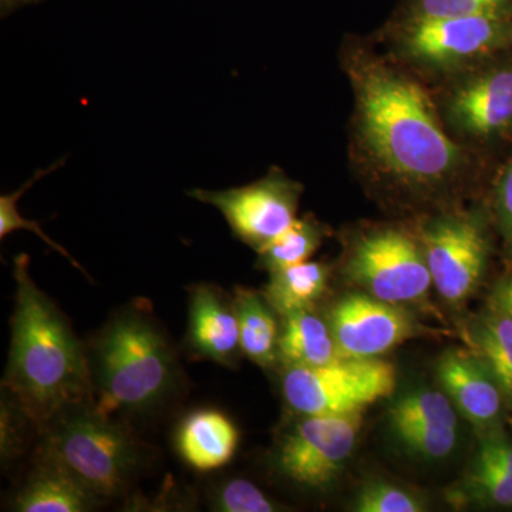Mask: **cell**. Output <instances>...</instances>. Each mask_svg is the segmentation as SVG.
I'll use <instances>...</instances> for the list:
<instances>
[{"mask_svg":"<svg viewBox=\"0 0 512 512\" xmlns=\"http://www.w3.org/2000/svg\"><path fill=\"white\" fill-rule=\"evenodd\" d=\"M342 64L355 99L353 156L370 184L424 202L463 183L466 147L448 133L437 104L412 74L363 46L345 47Z\"/></svg>","mask_w":512,"mask_h":512,"instance_id":"cell-1","label":"cell"},{"mask_svg":"<svg viewBox=\"0 0 512 512\" xmlns=\"http://www.w3.org/2000/svg\"><path fill=\"white\" fill-rule=\"evenodd\" d=\"M30 258L16 256L15 312L3 390L12 394L39 427L74 407L93 403L89 355L56 303L37 288Z\"/></svg>","mask_w":512,"mask_h":512,"instance_id":"cell-2","label":"cell"},{"mask_svg":"<svg viewBox=\"0 0 512 512\" xmlns=\"http://www.w3.org/2000/svg\"><path fill=\"white\" fill-rule=\"evenodd\" d=\"M89 360L93 406L104 416L156 409L177 387L174 350L143 305L110 319L94 340Z\"/></svg>","mask_w":512,"mask_h":512,"instance_id":"cell-3","label":"cell"},{"mask_svg":"<svg viewBox=\"0 0 512 512\" xmlns=\"http://www.w3.org/2000/svg\"><path fill=\"white\" fill-rule=\"evenodd\" d=\"M40 434V457L63 468L99 498L123 493L143 460L140 443L131 431L97 412L93 403L60 414Z\"/></svg>","mask_w":512,"mask_h":512,"instance_id":"cell-4","label":"cell"},{"mask_svg":"<svg viewBox=\"0 0 512 512\" xmlns=\"http://www.w3.org/2000/svg\"><path fill=\"white\" fill-rule=\"evenodd\" d=\"M390 53L404 69L451 79L512 43V16L393 20Z\"/></svg>","mask_w":512,"mask_h":512,"instance_id":"cell-5","label":"cell"},{"mask_svg":"<svg viewBox=\"0 0 512 512\" xmlns=\"http://www.w3.org/2000/svg\"><path fill=\"white\" fill-rule=\"evenodd\" d=\"M343 274L367 295L397 306L419 303L433 288L419 234L399 225L357 231L346 244Z\"/></svg>","mask_w":512,"mask_h":512,"instance_id":"cell-6","label":"cell"},{"mask_svg":"<svg viewBox=\"0 0 512 512\" xmlns=\"http://www.w3.org/2000/svg\"><path fill=\"white\" fill-rule=\"evenodd\" d=\"M396 382V367L387 360L342 357L328 365L286 367L282 392L301 416H345L392 396Z\"/></svg>","mask_w":512,"mask_h":512,"instance_id":"cell-7","label":"cell"},{"mask_svg":"<svg viewBox=\"0 0 512 512\" xmlns=\"http://www.w3.org/2000/svg\"><path fill=\"white\" fill-rule=\"evenodd\" d=\"M433 288L451 305H463L477 291L487 268L490 241L476 212L446 211L417 229Z\"/></svg>","mask_w":512,"mask_h":512,"instance_id":"cell-8","label":"cell"},{"mask_svg":"<svg viewBox=\"0 0 512 512\" xmlns=\"http://www.w3.org/2000/svg\"><path fill=\"white\" fill-rule=\"evenodd\" d=\"M362 413L302 416L275 448V466L292 483L325 490L342 473L355 451Z\"/></svg>","mask_w":512,"mask_h":512,"instance_id":"cell-9","label":"cell"},{"mask_svg":"<svg viewBox=\"0 0 512 512\" xmlns=\"http://www.w3.org/2000/svg\"><path fill=\"white\" fill-rule=\"evenodd\" d=\"M302 191L301 184L272 168L264 178L244 187L222 191L195 188L187 194L217 208L232 234L258 252L298 218Z\"/></svg>","mask_w":512,"mask_h":512,"instance_id":"cell-10","label":"cell"},{"mask_svg":"<svg viewBox=\"0 0 512 512\" xmlns=\"http://www.w3.org/2000/svg\"><path fill=\"white\" fill-rule=\"evenodd\" d=\"M437 109L448 133L466 147L512 127V67L483 63L447 80Z\"/></svg>","mask_w":512,"mask_h":512,"instance_id":"cell-11","label":"cell"},{"mask_svg":"<svg viewBox=\"0 0 512 512\" xmlns=\"http://www.w3.org/2000/svg\"><path fill=\"white\" fill-rule=\"evenodd\" d=\"M328 323L340 356L373 359L383 356L414 335V323L402 306L350 293L329 311Z\"/></svg>","mask_w":512,"mask_h":512,"instance_id":"cell-12","label":"cell"},{"mask_svg":"<svg viewBox=\"0 0 512 512\" xmlns=\"http://www.w3.org/2000/svg\"><path fill=\"white\" fill-rule=\"evenodd\" d=\"M387 420L394 439L410 456L440 461L456 450L458 412L440 390L419 387L402 394Z\"/></svg>","mask_w":512,"mask_h":512,"instance_id":"cell-13","label":"cell"},{"mask_svg":"<svg viewBox=\"0 0 512 512\" xmlns=\"http://www.w3.org/2000/svg\"><path fill=\"white\" fill-rule=\"evenodd\" d=\"M187 348L200 359L232 367L244 355L234 298L224 289L198 284L190 289Z\"/></svg>","mask_w":512,"mask_h":512,"instance_id":"cell-14","label":"cell"},{"mask_svg":"<svg viewBox=\"0 0 512 512\" xmlns=\"http://www.w3.org/2000/svg\"><path fill=\"white\" fill-rule=\"evenodd\" d=\"M437 376L457 412L476 426H490L503 406V392L480 357L466 350L441 356Z\"/></svg>","mask_w":512,"mask_h":512,"instance_id":"cell-15","label":"cell"},{"mask_svg":"<svg viewBox=\"0 0 512 512\" xmlns=\"http://www.w3.org/2000/svg\"><path fill=\"white\" fill-rule=\"evenodd\" d=\"M239 433L227 414L214 409L195 410L181 420L175 447L188 466L214 471L227 466L237 453Z\"/></svg>","mask_w":512,"mask_h":512,"instance_id":"cell-16","label":"cell"},{"mask_svg":"<svg viewBox=\"0 0 512 512\" xmlns=\"http://www.w3.org/2000/svg\"><path fill=\"white\" fill-rule=\"evenodd\" d=\"M451 498L461 504L512 507V441L500 434L484 437L467 476Z\"/></svg>","mask_w":512,"mask_h":512,"instance_id":"cell-17","label":"cell"},{"mask_svg":"<svg viewBox=\"0 0 512 512\" xmlns=\"http://www.w3.org/2000/svg\"><path fill=\"white\" fill-rule=\"evenodd\" d=\"M36 470L16 493L13 510L19 512L92 511L101 498L87 490L76 478L40 457Z\"/></svg>","mask_w":512,"mask_h":512,"instance_id":"cell-18","label":"cell"},{"mask_svg":"<svg viewBox=\"0 0 512 512\" xmlns=\"http://www.w3.org/2000/svg\"><path fill=\"white\" fill-rule=\"evenodd\" d=\"M278 359L288 366H322L342 359L328 319L313 309L284 316Z\"/></svg>","mask_w":512,"mask_h":512,"instance_id":"cell-19","label":"cell"},{"mask_svg":"<svg viewBox=\"0 0 512 512\" xmlns=\"http://www.w3.org/2000/svg\"><path fill=\"white\" fill-rule=\"evenodd\" d=\"M242 353L255 365L269 367L278 360V313L266 301L264 293L237 288L234 296Z\"/></svg>","mask_w":512,"mask_h":512,"instance_id":"cell-20","label":"cell"},{"mask_svg":"<svg viewBox=\"0 0 512 512\" xmlns=\"http://www.w3.org/2000/svg\"><path fill=\"white\" fill-rule=\"evenodd\" d=\"M329 268L322 262L306 261L271 272L266 301L281 316L315 308L328 288Z\"/></svg>","mask_w":512,"mask_h":512,"instance_id":"cell-21","label":"cell"},{"mask_svg":"<svg viewBox=\"0 0 512 512\" xmlns=\"http://www.w3.org/2000/svg\"><path fill=\"white\" fill-rule=\"evenodd\" d=\"M471 345L505 397L512 399V318L494 311L473 323Z\"/></svg>","mask_w":512,"mask_h":512,"instance_id":"cell-22","label":"cell"},{"mask_svg":"<svg viewBox=\"0 0 512 512\" xmlns=\"http://www.w3.org/2000/svg\"><path fill=\"white\" fill-rule=\"evenodd\" d=\"M325 235V227L315 218H296L282 234L258 251V266L271 274L309 261Z\"/></svg>","mask_w":512,"mask_h":512,"instance_id":"cell-23","label":"cell"},{"mask_svg":"<svg viewBox=\"0 0 512 512\" xmlns=\"http://www.w3.org/2000/svg\"><path fill=\"white\" fill-rule=\"evenodd\" d=\"M512 16V0H403L393 20Z\"/></svg>","mask_w":512,"mask_h":512,"instance_id":"cell-24","label":"cell"},{"mask_svg":"<svg viewBox=\"0 0 512 512\" xmlns=\"http://www.w3.org/2000/svg\"><path fill=\"white\" fill-rule=\"evenodd\" d=\"M357 512H421L423 500L399 485L384 480H372L360 488L352 503Z\"/></svg>","mask_w":512,"mask_h":512,"instance_id":"cell-25","label":"cell"},{"mask_svg":"<svg viewBox=\"0 0 512 512\" xmlns=\"http://www.w3.org/2000/svg\"><path fill=\"white\" fill-rule=\"evenodd\" d=\"M211 510L220 512H274L281 505L247 478H229L214 488Z\"/></svg>","mask_w":512,"mask_h":512,"instance_id":"cell-26","label":"cell"},{"mask_svg":"<svg viewBox=\"0 0 512 512\" xmlns=\"http://www.w3.org/2000/svg\"><path fill=\"white\" fill-rule=\"evenodd\" d=\"M62 164V161H59V163L52 165V167L47 168V170L37 171V173L33 175L32 180L28 181V183L23 185L22 188H19L18 191L12 192V194L2 195V197H0V238L3 239L8 237L9 234H12L13 231H18V229H26V231L33 232L37 237L42 238L50 248L55 249V251L59 252L60 255H63L64 258L74 266V268L79 269L83 274H87L86 269H83L82 265H80L79 262H77L76 259L66 251V249L60 247V245L56 244L53 239L47 237L36 221L26 220V218H23L22 215H20L18 210V201L19 198L22 197L23 192L29 190V188L39 180V178L45 177L46 174L53 173V171H55L56 168H59Z\"/></svg>","mask_w":512,"mask_h":512,"instance_id":"cell-27","label":"cell"},{"mask_svg":"<svg viewBox=\"0 0 512 512\" xmlns=\"http://www.w3.org/2000/svg\"><path fill=\"white\" fill-rule=\"evenodd\" d=\"M29 426H36L35 421L12 394L3 390L2 417H0V427H2L0 429V450H2L3 463H12L25 451Z\"/></svg>","mask_w":512,"mask_h":512,"instance_id":"cell-28","label":"cell"},{"mask_svg":"<svg viewBox=\"0 0 512 512\" xmlns=\"http://www.w3.org/2000/svg\"><path fill=\"white\" fill-rule=\"evenodd\" d=\"M495 212L505 237L512 242V164L508 165L495 188Z\"/></svg>","mask_w":512,"mask_h":512,"instance_id":"cell-29","label":"cell"},{"mask_svg":"<svg viewBox=\"0 0 512 512\" xmlns=\"http://www.w3.org/2000/svg\"><path fill=\"white\" fill-rule=\"evenodd\" d=\"M491 306L494 311L503 312L512 318V272L495 286Z\"/></svg>","mask_w":512,"mask_h":512,"instance_id":"cell-30","label":"cell"},{"mask_svg":"<svg viewBox=\"0 0 512 512\" xmlns=\"http://www.w3.org/2000/svg\"><path fill=\"white\" fill-rule=\"evenodd\" d=\"M3 10L16 8V6L25 5V3L36 2V0H0Z\"/></svg>","mask_w":512,"mask_h":512,"instance_id":"cell-31","label":"cell"}]
</instances>
